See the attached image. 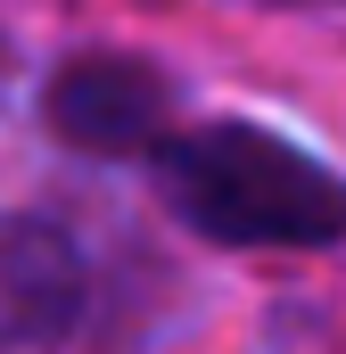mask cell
Masks as SVG:
<instances>
[{
  "instance_id": "cell-3",
  "label": "cell",
  "mask_w": 346,
  "mask_h": 354,
  "mask_svg": "<svg viewBox=\"0 0 346 354\" xmlns=\"http://www.w3.org/2000/svg\"><path fill=\"white\" fill-rule=\"evenodd\" d=\"M42 115L58 140H75L91 157H140L165 140V75L140 58H75L50 75Z\"/></svg>"
},
{
  "instance_id": "cell-1",
  "label": "cell",
  "mask_w": 346,
  "mask_h": 354,
  "mask_svg": "<svg viewBox=\"0 0 346 354\" xmlns=\"http://www.w3.org/2000/svg\"><path fill=\"white\" fill-rule=\"evenodd\" d=\"M165 206L223 248H330L346 239V181L256 124H198L157 149Z\"/></svg>"
},
{
  "instance_id": "cell-2",
  "label": "cell",
  "mask_w": 346,
  "mask_h": 354,
  "mask_svg": "<svg viewBox=\"0 0 346 354\" xmlns=\"http://www.w3.org/2000/svg\"><path fill=\"white\" fill-rule=\"evenodd\" d=\"M83 248L42 214H0V354H58L83 330Z\"/></svg>"
}]
</instances>
